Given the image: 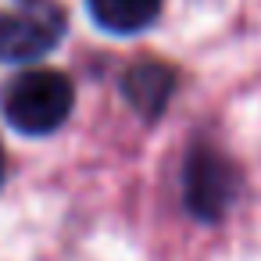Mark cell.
Returning <instances> with one entry per match:
<instances>
[{
    "label": "cell",
    "mask_w": 261,
    "mask_h": 261,
    "mask_svg": "<svg viewBox=\"0 0 261 261\" xmlns=\"http://www.w3.org/2000/svg\"><path fill=\"white\" fill-rule=\"evenodd\" d=\"M4 118L25 136H50L65 125L75 108V86L65 72L29 68L18 72L4 90Z\"/></svg>",
    "instance_id": "1"
},
{
    "label": "cell",
    "mask_w": 261,
    "mask_h": 261,
    "mask_svg": "<svg viewBox=\"0 0 261 261\" xmlns=\"http://www.w3.org/2000/svg\"><path fill=\"white\" fill-rule=\"evenodd\" d=\"M65 36V8L58 0H15L0 11V61L25 65L50 54Z\"/></svg>",
    "instance_id": "2"
},
{
    "label": "cell",
    "mask_w": 261,
    "mask_h": 261,
    "mask_svg": "<svg viewBox=\"0 0 261 261\" xmlns=\"http://www.w3.org/2000/svg\"><path fill=\"white\" fill-rule=\"evenodd\" d=\"M236 190H240V175L225 154L207 150V147H197L190 154L186 172H182V197L197 218H207V222L218 218L232 204Z\"/></svg>",
    "instance_id": "3"
},
{
    "label": "cell",
    "mask_w": 261,
    "mask_h": 261,
    "mask_svg": "<svg viewBox=\"0 0 261 261\" xmlns=\"http://www.w3.org/2000/svg\"><path fill=\"white\" fill-rule=\"evenodd\" d=\"M122 93L140 115L158 118L165 111V104L172 100V93H175V72L161 61H140L125 72Z\"/></svg>",
    "instance_id": "4"
},
{
    "label": "cell",
    "mask_w": 261,
    "mask_h": 261,
    "mask_svg": "<svg viewBox=\"0 0 261 261\" xmlns=\"http://www.w3.org/2000/svg\"><path fill=\"white\" fill-rule=\"evenodd\" d=\"M86 4L93 22L118 36L140 33L161 15V0H86Z\"/></svg>",
    "instance_id": "5"
},
{
    "label": "cell",
    "mask_w": 261,
    "mask_h": 261,
    "mask_svg": "<svg viewBox=\"0 0 261 261\" xmlns=\"http://www.w3.org/2000/svg\"><path fill=\"white\" fill-rule=\"evenodd\" d=\"M4 175H8V168H4V150H0V186H4Z\"/></svg>",
    "instance_id": "6"
}]
</instances>
